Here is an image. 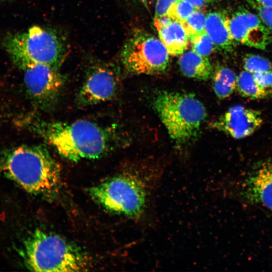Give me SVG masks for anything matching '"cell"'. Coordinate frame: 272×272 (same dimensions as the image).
Segmentation results:
<instances>
[{
  "mask_svg": "<svg viewBox=\"0 0 272 272\" xmlns=\"http://www.w3.org/2000/svg\"><path fill=\"white\" fill-rule=\"evenodd\" d=\"M178 0H157L155 18L168 15V13L172 7Z\"/></svg>",
  "mask_w": 272,
  "mask_h": 272,
  "instance_id": "cb8c5ba5",
  "label": "cell"
},
{
  "mask_svg": "<svg viewBox=\"0 0 272 272\" xmlns=\"http://www.w3.org/2000/svg\"><path fill=\"white\" fill-rule=\"evenodd\" d=\"M178 64L182 73L190 78L206 81L213 74V66L207 57L199 55L192 50L181 54Z\"/></svg>",
  "mask_w": 272,
  "mask_h": 272,
  "instance_id": "9a60e30c",
  "label": "cell"
},
{
  "mask_svg": "<svg viewBox=\"0 0 272 272\" xmlns=\"http://www.w3.org/2000/svg\"><path fill=\"white\" fill-rule=\"evenodd\" d=\"M253 74L256 82L267 95L272 94V71Z\"/></svg>",
  "mask_w": 272,
  "mask_h": 272,
  "instance_id": "603a6c76",
  "label": "cell"
},
{
  "mask_svg": "<svg viewBox=\"0 0 272 272\" xmlns=\"http://www.w3.org/2000/svg\"><path fill=\"white\" fill-rule=\"evenodd\" d=\"M197 9L186 0H178L171 8L168 16L173 20L182 23Z\"/></svg>",
  "mask_w": 272,
  "mask_h": 272,
  "instance_id": "ffe728a7",
  "label": "cell"
},
{
  "mask_svg": "<svg viewBox=\"0 0 272 272\" xmlns=\"http://www.w3.org/2000/svg\"><path fill=\"white\" fill-rule=\"evenodd\" d=\"M263 123L260 111L236 105L229 108L211 127L235 139L245 138L257 130Z\"/></svg>",
  "mask_w": 272,
  "mask_h": 272,
  "instance_id": "8fae6325",
  "label": "cell"
},
{
  "mask_svg": "<svg viewBox=\"0 0 272 272\" xmlns=\"http://www.w3.org/2000/svg\"><path fill=\"white\" fill-rule=\"evenodd\" d=\"M163 173L160 164L143 161L91 187L88 191L106 211L139 219L147 212Z\"/></svg>",
  "mask_w": 272,
  "mask_h": 272,
  "instance_id": "6da1fadb",
  "label": "cell"
},
{
  "mask_svg": "<svg viewBox=\"0 0 272 272\" xmlns=\"http://www.w3.org/2000/svg\"><path fill=\"white\" fill-rule=\"evenodd\" d=\"M159 39L170 55L182 54L187 48L189 40L182 24L172 20L167 25L157 29Z\"/></svg>",
  "mask_w": 272,
  "mask_h": 272,
  "instance_id": "5bb4252c",
  "label": "cell"
},
{
  "mask_svg": "<svg viewBox=\"0 0 272 272\" xmlns=\"http://www.w3.org/2000/svg\"><path fill=\"white\" fill-rule=\"evenodd\" d=\"M139 1L143 2V3H147L150 0H139Z\"/></svg>",
  "mask_w": 272,
  "mask_h": 272,
  "instance_id": "83f0119b",
  "label": "cell"
},
{
  "mask_svg": "<svg viewBox=\"0 0 272 272\" xmlns=\"http://www.w3.org/2000/svg\"><path fill=\"white\" fill-rule=\"evenodd\" d=\"M191 3L194 7L197 9H200L206 4L203 0H186Z\"/></svg>",
  "mask_w": 272,
  "mask_h": 272,
  "instance_id": "d4e9b609",
  "label": "cell"
},
{
  "mask_svg": "<svg viewBox=\"0 0 272 272\" xmlns=\"http://www.w3.org/2000/svg\"><path fill=\"white\" fill-rule=\"evenodd\" d=\"M243 63L244 69L252 74L272 71V62L259 55L248 54L244 56Z\"/></svg>",
  "mask_w": 272,
  "mask_h": 272,
  "instance_id": "d6986e66",
  "label": "cell"
},
{
  "mask_svg": "<svg viewBox=\"0 0 272 272\" xmlns=\"http://www.w3.org/2000/svg\"><path fill=\"white\" fill-rule=\"evenodd\" d=\"M213 88L220 99L230 96L236 89L237 76L231 69L219 66L213 74Z\"/></svg>",
  "mask_w": 272,
  "mask_h": 272,
  "instance_id": "2e32d148",
  "label": "cell"
},
{
  "mask_svg": "<svg viewBox=\"0 0 272 272\" xmlns=\"http://www.w3.org/2000/svg\"><path fill=\"white\" fill-rule=\"evenodd\" d=\"M20 67L24 71L25 85L34 102L42 110L52 109L65 82L58 69L41 63H28Z\"/></svg>",
  "mask_w": 272,
  "mask_h": 272,
  "instance_id": "ba28073f",
  "label": "cell"
},
{
  "mask_svg": "<svg viewBox=\"0 0 272 272\" xmlns=\"http://www.w3.org/2000/svg\"><path fill=\"white\" fill-rule=\"evenodd\" d=\"M35 128L60 155L73 162L102 157L111 151L115 140L111 129L87 120H41Z\"/></svg>",
  "mask_w": 272,
  "mask_h": 272,
  "instance_id": "7a4b0ae2",
  "label": "cell"
},
{
  "mask_svg": "<svg viewBox=\"0 0 272 272\" xmlns=\"http://www.w3.org/2000/svg\"><path fill=\"white\" fill-rule=\"evenodd\" d=\"M2 170L27 192L46 198L54 197L61 187L60 166L42 146H22L12 149L4 157Z\"/></svg>",
  "mask_w": 272,
  "mask_h": 272,
  "instance_id": "3957f363",
  "label": "cell"
},
{
  "mask_svg": "<svg viewBox=\"0 0 272 272\" xmlns=\"http://www.w3.org/2000/svg\"><path fill=\"white\" fill-rule=\"evenodd\" d=\"M247 1L255 11L262 23L272 33V6H262L254 0H247Z\"/></svg>",
  "mask_w": 272,
  "mask_h": 272,
  "instance_id": "7402d4cb",
  "label": "cell"
},
{
  "mask_svg": "<svg viewBox=\"0 0 272 272\" xmlns=\"http://www.w3.org/2000/svg\"><path fill=\"white\" fill-rule=\"evenodd\" d=\"M169 55L159 39L139 32L127 40L120 59L125 70L131 74L154 75L166 70Z\"/></svg>",
  "mask_w": 272,
  "mask_h": 272,
  "instance_id": "52a82bcc",
  "label": "cell"
},
{
  "mask_svg": "<svg viewBox=\"0 0 272 272\" xmlns=\"http://www.w3.org/2000/svg\"><path fill=\"white\" fill-rule=\"evenodd\" d=\"M236 89L243 97L260 99L267 97L256 82L252 73L244 70L237 76Z\"/></svg>",
  "mask_w": 272,
  "mask_h": 272,
  "instance_id": "e0dca14e",
  "label": "cell"
},
{
  "mask_svg": "<svg viewBox=\"0 0 272 272\" xmlns=\"http://www.w3.org/2000/svg\"><path fill=\"white\" fill-rule=\"evenodd\" d=\"M243 187L247 199L272 211V161L257 167L246 179Z\"/></svg>",
  "mask_w": 272,
  "mask_h": 272,
  "instance_id": "7c38bea8",
  "label": "cell"
},
{
  "mask_svg": "<svg viewBox=\"0 0 272 272\" xmlns=\"http://www.w3.org/2000/svg\"><path fill=\"white\" fill-rule=\"evenodd\" d=\"M206 16L197 9L182 23L189 40L206 31Z\"/></svg>",
  "mask_w": 272,
  "mask_h": 272,
  "instance_id": "ac0fdd59",
  "label": "cell"
},
{
  "mask_svg": "<svg viewBox=\"0 0 272 272\" xmlns=\"http://www.w3.org/2000/svg\"><path fill=\"white\" fill-rule=\"evenodd\" d=\"M118 77L114 67L99 64L88 71L77 96V102L87 106L104 102L112 99L118 86Z\"/></svg>",
  "mask_w": 272,
  "mask_h": 272,
  "instance_id": "9c48e42d",
  "label": "cell"
},
{
  "mask_svg": "<svg viewBox=\"0 0 272 272\" xmlns=\"http://www.w3.org/2000/svg\"><path fill=\"white\" fill-rule=\"evenodd\" d=\"M26 264L35 271H78L88 265L82 250L60 236L37 230L24 243Z\"/></svg>",
  "mask_w": 272,
  "mask_h": 272,
  "instance_id": "277c9868",
  "label": "cell"
},
{
  "mask_svg": "<svg viewBox=\"0 0 272 272\" xmlns=\"http://www.w3.org/2000/svg\"><path fill=\"white\" fill-rule=\"evenodd\" d=\"M189 41L192 44V50L205 56L210 55L215 46L206 31L191 38Z\"/></svg>",
  "mask_w": 272,
  "mask_h": 272,
  "instance_id": "44dd1931",
  "label": "cell"
},
{
  "mask_svg": "<svg viewBox=\"0 0 272 272\" xmlns=\"http://www.w3.org/2000/svg\"><path fill=\"white\" fill-rule=\"evenodd\" d=\"M257 4L265 7L272 6V0H254Z\"/></svg>",
  "mask_w": 272,
  "mask_h": 272,
  "instance_id": "484cf974",
  "label": "cell"
},
{
  "mask_svg": "<svg viewBox=\"0 0 272 272\" xmlns=\"http://www.w3.org/2000/svg\"><path fill=\"white\" fill-rule=\"evenodd\" d=\"M3 45L19 67L28 63H41L58 69L66 53L65 43L59 35L38 26L7 35Z\"/></svg>",
  "mask_w": 272,
  "mask_h": 272,
  "instance_id": "8992f818",
  "label": "cell"
},
{
  "mask_svg": "<svg viewBox=\"0 0 272 272\" xmlns=\"http://www.w3.org/2000/svg\"><path fill=\"white\" fill-rule=\"evenodd\" d=\"M153 107L170 138L179 145L197 137L207 117L204 105L191 93L159 92Z\"/></svg>",
  "mask_w": 272,
  "mask_h": 272,
  "instance_id": "5b68a950",
  "label": "cell"
},
{
  "mask_svg": "<svg viewBox=\"0 0 272 272\" xmlns=\"http://www.w3.org/2000/svg\"><path fill=\"white\" fill-rule=\"evenodd\" d=\"M205 30L215 46L228 50L235 42L231 33L229 17L220 12H212L206 16Z\"/></svg>",
  "mask_w": 272,
  "mask_h": 272,
  "instance_id": "4fadbf2b",
  "label": "cell"
},
{
  "mask_svg": "<svg viewBox=\"0 0 272 272\" xmlns=\"http://www.w3.org/2000/svg\"><path fill=\"white\" fill-rule=\"evenodd\" d=\"M229 27L234 40L241 44L263 50L271 41L272 33L257 14L248 11L234 14L229 18Z\"/></svg>",
  "mask_w": 272,
  "mask_h": 272,
  "instance_id": "30bf717a",
  "label": "cell"
},
{
  "mask_svg": "<svg viewBox=\"0 0 272 272\" xmlns=\"http://www.w3.org/2000/svg\"><path fill=\"white\" fill-rule=\"evenodd\" d=\"M203 1L205 2L206 4L208 3H211L213 1V0H203Z\"/></svg>",
  "mask_w": 272,
  "mask_h": 272,
  "instance_id": "4316f807",
  "label": "cell"
}]
</instances>
